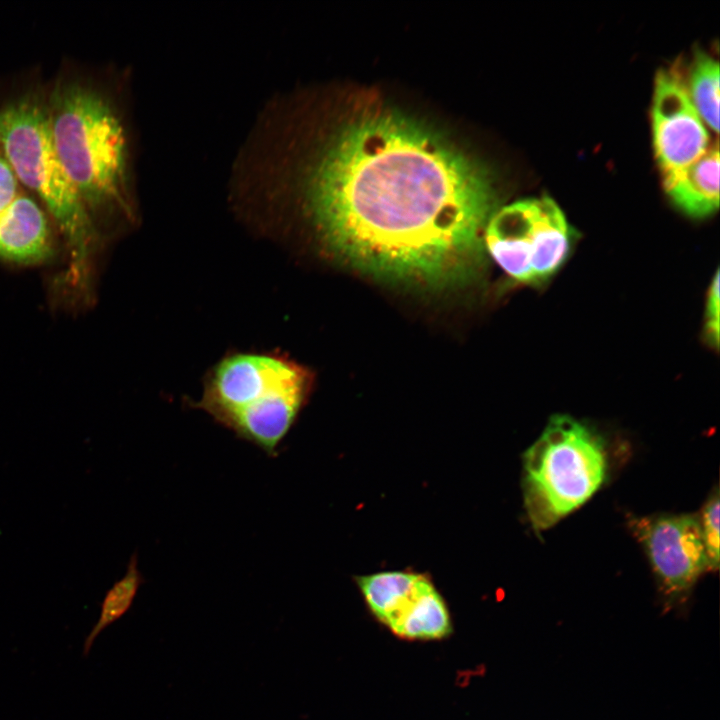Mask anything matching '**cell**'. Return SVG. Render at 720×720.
Masks as SVG:
<instances>
[{
	"label": "cell",
	"instance_id": "cell-1",
	"mask_svg": "<svg viewBox=\"0 0 720 720\" xmlns=\"http://www.w3.org/2000/svg\"><path fill=\"white\" fill-rule=\"evenodd\" d=\"M302 184L323 242L361 271L442 286L482 264L492 178L419 120L383 111L349 122Z\"/></svg>",
	"mask_w": 720,
	"mask_h": 720
},
{
	"label": "cell",
	"instance_id": "cell-2",
	"mask_svg": "<svg viewBox=\"0 0 720 720\" xmlns=\"http://www.w3.org/2000/svg\"><path fill=\"white\" fill-rule=\"evenodd\" d=\"M310 383L307 369L280 353H231L210 369L193 406L238 438L275 456Z\"/></svg>",
	"mask_w": 720,
	"mask_h": 720
},
{
	"label": "cell",
	"instance_id": "cell-3",
	"mask_svg": "<svg viewBox=\"0 0 720 720\" xmlns=\"http://www.w3.org/2000/svg\"><path fill=\"white\" fill-rule=\"evenodd\" d=\"M48 108L58 157L87 209L129 214L128 139L112 102L93 87L69 81L54 89Z\"/></svg>",
	"mask_w": 720,
	"mask_h": 720
},
{
	"label": "cell",
	"instance_id": "cell-4",
	"mask_svg": "<svg viewBox=\"0 0 720 720\" xmlns=\"http://www.w3.org/2000/svg\"><path fill=\"white\" fill-rule=\"evenodd\" d=\"M0 153L17 179L43 201L69 247L70 273L83 281L95 232L55 149L48 104L24 96L0 107Z\"/></svg>",
	"mask_w": 720,
	"mask_h": 720
},
{
	"label": "cell",
	"instance_id": "cell-5",
	"mask_svg": "<svg viewBox=\"0 0 720 720\" xmlns=\"http://www.w3.org/2000/svg\"><path fill=\"white\" fill-rule=\"evenodd\" d=\"M606 469L597 435L571 416H552L523 455L524 502L532 526L547 529L586 502Z\"/></svg>",
	"mask_w": 720,
	"mask_h": 720
},
{
	"label": "cell",
	"instance_id": "cell-6",
	"mask_svg": "<svg viewBox=\"0 0 720 720\" xmlns=\"http://www.w3.org/2000/svg\"><path fill=\"white\" fill-rule=\"evenodd\" d=\"M484 248L512 279L543 282L564 264L571 231L560 207L548 197L516 201L493 212Z\"/></svg>",
	"mask_w": 720,
	"mask_h": 720
},
{
	"label": "cell",
	"instance_id": "cell-7",
	"mask_svg": "<svg viewBox=\"0 0 720 720\" xmlns=\"http://www.w3.org/2000/svg\"><path fill=\"white\" fill-rule=\"evenodd\" d=\"M651 116L656 159L667 189L710 146L707 128L676 65L656 75Z\"/></svg>",
	"mask_w": 720,
	"mask_h": 720
},
{
	"label": "cell",
	"instance_id": "cell-8",
	"mask_svg": "<svg viewBox=\"0 0 720 720\" xmlns=\"http://www.w3.org/2000/svg\"><path fill=\"white\" fill-rule=\"evenodd\" d=\"M632 528L667 592L688 590L709 569L698 517L649 516L633 519Z\"/></svg>",
	"mask_w": 720,
	"mask_h": 720
},
{
	"label": "cell",
	"instance_id": "cell-9",
	"mask_svg": "<svg viewBox=\"0 0 720 720\" xmlns=\"http://www.w3.org/2000/svg\"><path fill=\"white\" fill-rule=\"evenodd\" d=\"M52 241L44 211L29 196L19 193L0 212V259L31 265L47 260Z\"/></svg>",
	"mask_w": 720,
	"mask_h": 720
},
{
	"label": "cell",
	"instance_id": "cell-10",
	"mask_svg": "<svg viewBox=\"0 0 720 720\" xmlns=\"http://www.w3.org/2000/svg\"><path fill=\"white\" fill-rule=\"evenodd\" d=\"M674 204L693 217H705L719 206V146L715 142L666 189Z\"/></svg>",
	"mask_w": 720,
	"mask_h": 720
},
{
	"label": "cell",
	"instance_id": "cell-11",
	"mask_svg": "<svg viewBox=\"0 0 720 720\" xmlns=\"http://www.w3.org/2000/svg\"><path fill=\"white\" fill-rule=\"evenodd\" d=\"M427 580L418 574L387 571L360 577L358 584L370 609L392 630Z\"/></svg>",
	"mask_w": 720,
	"mask_h": 720
},
{
	"label": "cell",
	"instance_id": "cell-12",
	"mask_svg": "<svg viewBox=\"0 0 720 720\" xmlns=\"http://www.w3.org/2000/svg\"><path fill=\"white\" fill-rule=\"evenodd\" d=\"M449 629L446 605L428 580L392 631L409 639H436Z\"/></svg>",
	"mask_w": 720,
	"mask_h": 720
},
{
	"label": "cell",
	"instance_id": "cell-13",
	"mask_svg": "<svg viewBox=\"0 0 720 720\" xmlns=\"http://www.w3.org/2000/svg\"><path fill=\"white\" fill-rule=\"evenodd\" d=\"M686 87L692 103L710 129L719 128V64L709 54L697 51L691 62Z\"/></svg>",
	"mask_w": 720,
	"mask_h": 720
},
{
	"label": "cell",
	"instance_id": "cell-14",
	"mask_svg": "<svg viewBox=\"0 0 720 720\" xmlns=\"http://www.w3.org/2000/svg\"><path fill=\"white\" fill-rule=\"evenodd\" d=\"M143 582L137 555L133 554L124 576L112 585L103 598L98 620L84 639L82 652L84 657L89 655L96 638L130 610Z\"/></svg>",
	"mask_w": 720,
	"mask_h": 720
},
{
	"label": "cell",
	"instance_id": "cell-15",
	"mask_svg": "<svg viewBox=\"0 0 720 720\" xmlns=\"http://www.w3.org/2000/svg\"><path fill=\"white\" fill-rule=\"evenodd\" d=\"M719 506V494L716 490L705 503L699 518L709 569L719 567Z\"/></svg>",
	"mask_w": 720,
	"mask_h": 720
},
{
	"label": "cell",
	"instance_id": "cell-16",
	"mask_svg": "<svg viewBox=\"0 0 720 720\" xmlns=\"http://www.w3.org/2000/svg\"><path fill=\"white\" fill-rule=\"evenodd\" d=\"M719 298V273L716 272L707 293L704 315L705 340L715 348L719 345Z\"/></svg>",
	"mask_w": 720,
	"mask_h": 720
},
{
	"label": "cell",
	"instance_id": "cell-17",
	"mask_svg": "<svg viewBox=\"0 0 720 720\" xmlns=\"http://www.w3.org/2000/svg\"><path fill=\"white\" fill-rule=\"evenodd\" d=\"M18 194V179L8 161L0 153V212H2Z\"/></svg>",
	"mask_w": 720,
	"mask_h": 720
}]
</instances>
